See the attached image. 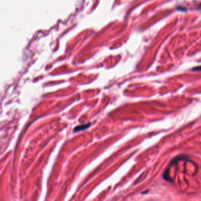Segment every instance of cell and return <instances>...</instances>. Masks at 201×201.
<instances>
[{
  "mask_svg": "<svg viewBox=\"0 0 201 201\" xmlns=\"http://www.w3.org/2000/svg\"><path fill=\"white\" fill-rule=\"evenodd\" d=\"M89 125H79V126H77V127H75V131H81V130L86 129V128L89 127Z\"/></svg>",
  "mask_w": 201,
  "mask_h": 201,
  "instance_id": "obj_1",
  "label": "cell"
},
{
  "mask_svg": "<svg viewBox=\"0 0 201 201\" xmlns=\"http://www.w3.org/2000/svg\"><path fill=\"white\" fill-rule=\"evenodd\" d=\"M192 70L193 71H198V72H200L201 71V65L200 66H196L195 67V68H193L192 69Z\"/></svg>",
  "mask_w": 201,
  "mask_h": 201,
  "instance_id": "obj_2",
  "label": "cell"
}]
</instances>
